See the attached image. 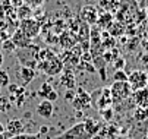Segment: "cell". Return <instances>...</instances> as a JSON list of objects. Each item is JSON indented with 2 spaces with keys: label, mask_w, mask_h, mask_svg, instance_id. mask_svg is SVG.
Returning a JSON list of instances; mask_svg holds the SVG:
<instances>
[{
  "label": "cell",
  "mask_w": 148,
  "mask_h": 139,
  "mask_svg": "<svg viewBox=\"0 0 148 139\" xmlns=\"http://www.w3.org/2000/svg\"><path fill=\"white\" fill-rule=\"evenodd\" d=\"M12 108V101L9 100V97H2L0 95V113L6 114Z\"/></svg>",
  "instance_id": "e0dca14e"
},
{
  "label": "cell",
  "mask_w": 148,
  "mask_h": 139,
  "mask_svg": "<svg viewBox=\"0 0 148 139\" xmlns=\"http://www.w3.org/2000/svg\"><path fill=\"white\" fill-rule=\"evenodd\" d=\"M0 46H2V51H6V53L16 51V46L13 44V41H12L10 38L6 40V41H2V43H0Z\"/></svg>",
  "instance_id": "7402d4cb"
},
{
  "label": "cell",
  "mask_w": 148,
  "mask_h": 139,
  "mask_svg": "<svg viewBox=\"0 0 148 139\" xmlns=\"http://www.w3.org/2000/svg\"><path fill=\"white\" fill-rule=\"evenodd\" d=\"M0 89H2V88H0Z\"/></svg>",
  "instance_id": "8d00e7d4"
},
{
  "label": "cell",
  "mask_w": 148,
  "mask_h": 139,
  "mask_svg": "<svg viewBox=\"0 0 148 139\" xmlns=\"http://www.w3.org/2000/svg\"><path fill=\"white\" fill-rule=\"evenodd\" d=\"M79 15L85 24H97V21H98V12H97V7L94 5L82 6Z\"/></svg>",
  "instance_id": "30bf717a"
},
{
  "label": "cell",
  "mask_w": 148,
  "mask_h": 139,
  "mask_svg": "<svg viewBox=\"0 0 148 139\" xmlns=\"http://www.w3.org/2000/svg\"><path fill=\"white\" fill-rule=\"evenodd\" d=\"M29 18H32V7L22 5L21 7L16 9V19L18 21H25V19H29Z\"/></svg>",
  "instance_id": "9a60e30c"
},
{
  "label": "cell",
  "mask_w": 148,
  "mask_h": 139,
  "mask_svg": "<svg viewBox=\"0 0 148 139\" xmlns=\"http://www.w3.org/2000/svg\"><path fill=\"white\" fill-rule=\"evenodd\" d=\"M131 100L135 104V107L148 108V87L138 89V91H134L132 95H131Z\"/></svg>",
  "instance_id": "8fae6325"
},
{
  "label": "cell",
  "mask_w": 148,
  "mask_h": 139,
  "mask_svg": "<svg viewBox=\"0 0 148 139\" xmlns=\"http://www.w3.org/2000/svg\"><path fill=\"white\" fill-rule=\"evenodd\" d=\"M10 85V76L5 69H0V88H8Z\"/></svg>",
  "instance_id": "d6986e66"
},
{
  "label": "cell",
  "mask_w": 148,
  "mask_h": 139,
  "mask_svg": "<svg viewBox=\"0 0 148 139\" xmlns=\"http://www.w3.org/2000/svg\"><path fill=\"white\" fill-rule=\"evenodd\" d=\"M126 139H134V138H126Z\"/></svg>",
  "instance_id": "d590c367"
},
{
  "label": "cell",
  "mask_w": 148,
  "mask_h": 139,
  "mask_svg": "<svg viewBox=\"0 0 148 139\" xmlns=\"http://www.w3.org/2000/svg\"><path fill=\"white\" fill-rule=\"evenodd\" d=\"M113 81L114 82H128V73L123 69H117L113 73Z\"/></svg>",
  "instance_id": "ac0fdd59"
},
{
  "label": "cell",
  "mask_w": 148,
  "mask_h": 139,
  "mask_svg": "<svg viewBox=\"0 0 148 139\" xmlns=\"http://www.w3.org/2000/svg\"><path fill=\"white\" fill-rule=\"evenodd\" d=\"M24 130H25V122L19 120V119H12V120H9L8 126L5 127V136L6 139H10L13 136L22 135Z\"/></svg>",
  "instance_id": "9c48e42d"
},
{
  "label": "cell",
  "mask_w": 148,
  "mask_h": 139,
  "mask_svg": "<svg viewBox=\"0 0 148 139\" xmlns=\"http://www.w3.org/2000/svg\"><path fill=\"white\" fill-rule=\"evenodd\" d=\"M71 104H72V107L76 111H84V110H87V108L91 107V95L85 89L79 88L75 92V97H73V100H72Z\"/></svg>",
  "instance_id": "8992f818"
},
{
  "label": "cell",
  "mask_w": 148,
  "mask_h": 139,
  "mask_svg": "<svg viewBox=\"0 0 148 139\" xmlns=\"http://www.w3.org/2000/svg\"><path fill=\"white\" fill-rule=\"evenodd\" d=\"M142 7H144V9H145V12L148 13V0H147V2L144 3V6H142Z\"/></svg>",
  "instance_id": "836d02e7"
},
{
  "label": "cell",
  "mask_w": 148,
  "mask_h": 139,
  "mask_svg": "<svg viewBox=\"0 0 148 139\" xmlns=\"http://www.w3.org/2000/svg\"><path fill=\"white\" fill-rule=\"evenodd\" d=\"M75 92H76V91H73V89H68V92H66V95H65L66 101H71V103H72L73 97H75Z\"/></svg>",
  "instance_id": "83f0119b"
},
{
  "label": "cell",
  "mask_w": 148,
  "mask_h": 139,
  "mask_svg": "<svg viewBox=\"0 0 148 139\" xmlns=\"http://www.w3.org/2000/svg\"><path fill=\"white\" fill-rule=\"evenodd\" d=\"M35 111L40 117H44V119H50L53 116V111H54V106L53 103L47 101V100H41L38 103V106L35 107Z\"/></svg>",
  "instance_id": "4fadbf2b"
},
{
  "label": "cell",
  "mask_w": 148,
  "mask_h": 139,
  "mask_svg": "<svg viewBox=\"0 0 148 139\" xmlns=\"http://www.w3.org/2000/svg\"><path fill=\"white\" fill-rule=\"evenodd\" d=\"M128 84L131 85L132 91H138L148 87V72L142 69H135L128 73Z\"/></svg>",
  "instance_id": "5b68a950"
},
{
  "label": "cell",
  "mask_w": 148,
  "mask_h": 139,
  "mask_svg": "<svg viewBox=\"0 0 148 139\" xmlns=\"http://www.w3.org/2000/svg\"><path fill=\"white\" fill-rule=\"evenodd\" d=\"M46 0H24V5L29 6V7H40V6H43L44 5Z\"/></svg>",
  "instance_id": "603a6c76"
},
{
  "label": "cell",
  "mask_w": 148,
  "mask_h": 139,
  "mask_svg": "<svg viewBox=\"0 0 148 139\" xmlns=\"http://www.w3.org/2000/svg\"><path fill=\"white\" fill-rule=\"evenodd\" d=\"M134 119L136 122H147L148 120V119H147V110L136 107L135 111H134Z\"/></svg>",
  "instance_id": "44dd1931"
},
{
  "label": "cell",
  "mask_w": 148,
  "mask_h": 139,
  "mask_svg": "<svg viewBox=\"0 0 148 139\" xmlns=\"http://www.w3.org/2000/svg\"><path fill=\"white\" fill-rule=\"evenodd\" d=\"M112 24V15L110 13H104L101 16H98V21H97V25H100L101 28H106V27H110Z\"/></svg>",
  "instance_id": "ffe728a7"
},
{
  "label": "cell",
  "mask_w": 148,
  "mask_h": 139,
  "mask_svg": "<svg viewBox=\"0 0 148 139\" xmlns=\"http://www.w3.org/2000/svg\"><path fill=\"white\" fill-rule=\"evenodd\" d=\"M2 133H5V125L0 123V135H2Z\"/></svg>",
  "instance_id": "d6a6232c"
},
{
  "label": "cell",
  "mask_w": 148,
  "mask_h": 139,
  "mask_svg": "<svg viewBox=\"0 0 148 139\" xmlns=\"http://www.w3.org/2000/svg\"><path fill=\"white\" fill-rule=\"evenodd\" d=\"M91 139H106V138H104V136L101 135V132H98V133H97V135H94V136H92Z\"/></svg>",
  "instance_id": "f546056e"
},
{
  "label": "cell",
  "mask_w": 148,
  "mask_h": 139,
  "mask_svg": "<svg viewBox=\"0 0 148 139\" xmlns=\"http://www.w3.org/2000/svg\"><path fill=\"white\" fill-rule=\"evenodd\" d=\"M101 130V125L94 119H85L63 132L57 139H91Z\"/></svg>",
  "instance_id": "6da1fadb"
},
{
  "label": "cell",
  "mask_w": 148,
  "mask_h": 139,
  "mask_svg": "<svg viewBox=\"0 0 148 139\" xmlns=\"http://www.w3.org/2000/svg\"><path fill=\"white\" fill-rule=\"evenodd\" d=\"M19 29L22 31L28 38H35L40 31H41V25L37 19L34 18H29V19H25V21H19Z\"/></svg>",
  "instance_id": "52a82bcc"
},
{
  "label": "cell",
  "mask_w": 148,
  "mask_h": 139,
  "mask_svg": "<svg viewBox=\"0 0 148 139\" xmlns=\"http://www.w3.org/2000/svg\"><path fill=\"white\" fill-rule=\"evenodd\" d=\"M57 98H59V94H57V92H56V91L53 89V91H51V92L49 94V97L46 98V100H47V101H50V103H54V101L57 100Z\"/></svg>",
  "instance_id": "4316f807"
},
{
  "label": "cell",
  "mask_w": 148,
  "mask_h": 139,
  "mask_svg": "<svg viewBox=\"0 0 148 139\" xmlns=\"http://www.w3.org/2000/svg\"><path fill=\"white\" fill-rule=\"evenodd\" d=\"M110 92H112V98H113V104L114 103L120 104L125 100L131 98L134 91L128 82H113L110 87Z\"/></svg>",
  "instance_id": "277c9868"
},
{
  "label": "cell",
  "mask_w": 148,
  "mask_h": 139,
  "mask_svg": "<svg viewBox=\"0 0 148 139\" xmlns=\"http://www.w3.org/2000/svg\"><path fill=\"white\" fill-rule=\"evenodd\" d=\"M90 95H91V106H94L98 111L106 110V108H112L113 98H112L110 87L109 88H98Z\"/></svg>",
  "instance_id": "7a4b0ae2"
},
{
  "label": "cell",
  "mask_w": 148,
  "mask_h": 139,
  "mask_svg": "<svg viewBox=\"0 0 148 139\" xmlns=\"http://www.w3.org/2000/svg\"><path fill=\"white\" fill-rule=\"evenodd\" d=\"M54 88L49 84V82H43L41 84V87H40V89H38V92H37V95L41 98V100H46V98L49 97V94L53 91Z\"/></svg>",
  "instance_id": "2e32d148"
},
{
  "label": "cell",
  "mask_w": 148,
  "mask_h": 139,
  "mask_svg": "<svg viewBox=\"0 0 148 139\" xmlns=\"http://www.w3.org/2000/svg\"><path fill=\"white\" fill-rule=\"evenodd\" d=\"M142 47H144V50L148 53V40H145V41L142 43Z\"/></svg>",
  "instance_id": "1f68e13d"
},
{
  "label": "cell",
  "mask_w": 148,
  "mask_h": 139,
  "mask_svg": "<svg viewBox=\"0 0 148 139\" xmlns=\"http://www.w3.org/2000/svg\"><path fill=\"white\" fill-rule=\"evenodd\" d=\"M125 65H126V60H125L123 57H117L116 60H114V67H116V70H117V69H123Z\"/></svg>",
  "instance_id": "484cf974"
},
{
  "label": "cell",
  "mask_w": 148,
  "mask_h": 139,
  "mask_svg": "<svg viewBox=\"0 0 148 139\" xmlns=\"http://www.w3.org/2000/svg\"><path fill=\"white\" fill-rule=\"evenodd\" d=\"M16 78L19 79L18 84L21 87H27V85H29L32 82V79L35 78V69L19 65V67L16 70Z\"/></svg>",
  "instance_id": "ba28073f"
},
{
  "label": "cell",
  "mask_w": 148,
  "mask_h": 139,
  "mask_svg": "<svg viewBox=\"0 0 148 139\" xmlns=\"http://www.w3.org/2000/svg\"><path fill=\"white\" fill-rule=\"evenodd\" d=\"M100 113H101V116H103V119H104V120H112V119H113V110H112V108H106V110H101Z\"/></svg>",
  "instance_id": "cb8c5ba5"
},
{
  "label": "cell",
  "mask_w": 148,
  "mask_h": 139,
  "mask_svg": "<svg viewBox=\"0 0 148 139\" xmlns=\"http://www.w3.org/2000/svg\"><path fill=\"white\" fill-rule=\"evenodd\" d=\"M41 138H43V136L38 133L37 136H34V135H18V136H13L10 139H41Z\"/></svg>",
  "instance_id": "d4e9b609"
},
{
  "label": "cell",
  "mask_w": 148,
  "mask_h": 139,
  "mask_svg": "<svg viewBox=\"0 0 148 139\" xmlns=\"http://www.w3.org/2000/svg\"><path fill=\"white\" fill-rule=\"evenodd\" d=\"M10 40L13 41V44L16 46V48H25V47H29L32 46V40L28 38L22 31H21L19 28L13 32V35L10 37Z\"/></svg>",
  "instance_id": "7c38bea8"
},
{
  "label": "cell",
  "mask_w": 148,
  "mask_h": 139,
  "mask_svg": "<svg viewBox=\"0 0 148 139\" xmlns=\"http://www.w3.org/2000/svg\"><path fill=\"white\" fill-rule=\"evenodd\" d=\"M10 3H12V6L15 9H18V7H21L24 5V0H10Z\"/></svg>",
  "instance_id": "f1b7e54d"
},
{
  "label": "cell",
  "mask_w": 148,
  "mask_h": 139,
  "mask_svg": "<svg viewBox=\"0 0 148 139\" xmlns=\"http://www.w3.org/2000/svg\"><path fill=\"white\" fill-rule=\"evenodd\" d=\"M3 60H5V57H3V51L0 50V69H2V65H3Z\"/></svg>",
  "instance_id": "4dcf8cb0"
},
{
  "label": "cell",
  "mask_w": 148,
  "mask_h": 139,
  "mask_svg": "<svg viewBox=\"0 0 148 139\" xmlns=\"http://www.w3.org/2000/svg\"><path fill=\"white\" fill-rule=\"evenodd\" d=\"M60 85L65 87L66 89H73L76 87V79H75V75L71 72V70H65L60 76Z\"/></svg>",
  "instance_id": "5bb4252c"
},
{
  "label": "cell",
  "mask_w": 148,
  "mask_h": 139,
  "mask_svg": "<svg viewBox=\"0 0 148 139\" xmlns=\"http://www.w3.org/2000/svg\"><path fill=\"white\" fill-rule=\"evenodd\" d=\"M147 110V119H148V108H145Z\"/></svg>",
  "instance_id": "e575fe53"
},
{
  "label": "cell",
  "mask_w": 148,
  "mask_h": 139,
  "mask_svg": "<svg viewBox=\"0 0 148 139\" xmlns=\"http://www.w3.org/2000/svg\"><path fill=\"white\" fill-rule=\"evenodd\" d=\"M38 48L34 46L25 47V48H16V59L19 60V65L28 66V67H35L37 66V56H38Z\"/></svg>",
  "instance_id": "3957f363"
}]
</instances>
